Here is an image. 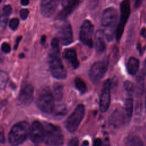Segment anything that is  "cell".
Instances as JSON below:
<instances>
[{"instance_id": "6da1fadb", "label": "cell", "mask_w": 146, "mask_h": 146, "mask_svg": "<svg viewBox=\"0 0 146 146\" xmlns=\"http://www.w3.org/2000/svg\"><path fill=\"white\" fill-rule=\"evenodd\" d=\"M59 39L54 38L51 40V49L50 51L48 61L50 71L56 79H64L67 76V71L60 57Z\"/></svg>"}, {"instance_id": "7a4b0ae2", "label": "cell", "mask_w": 146, "mask_h": 146, "mask_svg": "<svg viewBox=\"0 0 146 146\" xmlns=\"http://www.w3.org/2000/svg\"><path fill=\"white\" fill-rule=\"evenodd\" d=\"M117 17V11L115 8L112 7L106 9L102 14L101 23L104 29L105 36L108 41L113 39L114 33L116 31Z\"/></svg>"}, {"instance_id": "3957f363", "label": "cell", "mask_w": 146, "mask_h": 146, "mask_svg": "<svg viewBox=\"0 0 146 146\" xmlns=\"http://www.w3.org/2000/svg\"><path fill=\"white\" fill-rule=\"evenodd\" d=\"M30 126L26 121H20L11 128L9 133V142L13 146H18L23 143L29 135Z\"/></svg>"}, {"instance_id": "277c9868", "label": "cell", "mask_w": 146, "mask_h": 146, "mask_svg": "<svg viewBox=\"0 0 146 146\" xmlns=\"http://www.w3.org/2000/svg\"><path fill=\"white\" fill-rule=\"evenodd\" d=\"M43 141L48 146H61L64 142V136L61 129L51 123H44Z\"/></svg>"}, {"instance_id": "5b68a950", "label": "cell", "mask_w": 146, "mask_h": 146, "mask_svg": "<svg viewBox=\"0 0 146 146\" xmlns=\"http://www.w3.org/2000/svg\"><path fill=\"white\" fill-rule=\"evenodd\" d=\"M54 97L50 89L46 87L42 89L37 100L38 108L43 112L50 113L55 109Z\"/></svg>"}, {"instance_id": "8992f818", "label": "cell", "mask_w": 146, "mask_h": 146, "mask_svg": "<svg viewBox=\"0 0 146 146\" xmlns=\"http://www.w3.org/2000/svg\"><path fill=\"white\" fill-rule=\"evenodd\" d=\"M84 113L85 108L84 105L79 104L66 120L65 126L69 132H74L76 131L84 117Z\"/></svg>"}, {"instance_id": "52a82bcc", "label": "cell", "mask_w": 146, "mask_h": 146, "mask_svg": "<svg viewBox=\"0 0 146 146\" xmlns=\"http://www.w3.org/2000/svg\"><path fill=\"white\" fill-rule=\"evenodd\" d=\"M130 14V3L129 0H123L120 4V17L116 31V39L118 41L121 38L125 25Z\"/></svg>"}, {"instance_id": "ba28073f", "label": "cell", "mask_w": 146, "mask_h": 146, "mask_svg": "<svg viewBox=\"0 0 146 146\" xmlns=\"http://www.w3.org/2000/svg\"><path fill=\"white\" fill-rule=\"evenodd\" d=\"M94 27L91 21L86 20L83 22L80 27L79 38L80 41L89 48H92L94 44L92 41V35Z\"/></svg>"}, {"instance_id": "9c48e42d", "label": "cell", "mask_w": 146, "mask_h": 146, "mask_svg": "<svg viewBox=\"0 0 146 146\" xmlns=\"http://www.w3.org/2000/svg\"><path fill=\"white\" fill-rule=\"evenodd\" d=\"M108 62L99 61L92 64L89 72V76L91 80L96 83L100 81L104 76L108 68Z\"/></svg>"}, {"instance_id": "30bf717a", "label": "cell", "mask_w": 146, "mask_h": 146, "mask_svg": "<svg viewBox=\"0 0 146 146\" xmlns=\"http://www.w3.org/2000/svg\"><path fill=\"white\" fill-rule=\"evenodd\" d=\"M80 0H60L62 9L56 16V19L64 20L78 7Z\"/></svg>"}, {"instance_id": "8fae6325", "label": "cell", "mask_w": 146, "mask_h": 146, "mask_svg": "<svg viewBox=\"0 0 146 146\" xmlns=\"http://www.w3.org/2000/svg\"><path fill=\"white\" fill-rule=\"evenodd\" d=\"M110 87L111 81L106 80L103 86L102 93L99 101V108L102 112H106L110 104Z\"/></svg>"}, {"instance_id": "7c38bea8", "label": "cell", "mask_w": 146, "mask_h": 146, "mask_svg": "<svg viewBox=\"0 0 146 146\" xmlns=\"http://www.w3.org/2000/svg\"><path fill=\"white\" fill-rule=\"evenodd\" d=\"M44 129V126L38 121H34L30 128L29 133L30 140L35 144L43 141Z\"/></svg>"}, {"instance_id": "4fadbf2b", "label": "cell", "mask_w": 146, "mask_h": 146, "mask_svg": "<svg viewBox=\"0 0 146 146\" xmlns=\"http://www.w3.org/2000/svg\"><path fill=\"white\" fill-rule=\"evenodd\" d=\"M34 99V88L30 84H24L20 91L18 100L19 103L24 106L30 104Z\"/></svg>"}, {"instance_id": "5bb4252c", "label": "cell", "mask_w": 146, "mask_h": 146, "mask_svg": "<svg viewBox=\"0 0 146 146\" xmlns=\"http://www.w3.org/2000/svg\"><path fill=\"white\" fill-rule=\"evenodd\" d=\"M59 40L62 44L66 46L72 43L73 40L72 30L71 25L66 22L59 29Z\"/></svg>"}, {"instance_id": "9a60e30c", "label": "cell", "mask_w": 146, "mask_h": 146, "mask_svg": "<svg viewBox=\"0 0 146 146\" xmlns=\"http://www.w3.org/2000/svg\"><path fill=\"white\" fill-rule=\"evenodd\" d=\"M60 0H41L40 13L46 18L52 16L56 10Z\"/></svg>"}, {"instance_id": "2e32d148", "label": "cell", "mask_w": 146, "mask_h": 146, "mask_svg": "<svg viewBox=\"0 0 146 146\" xmlns=\"http://www.w3.org/2000/svg\"><path fill=\"white\" fill-rule=\"evenodd\" d=\"M109 123L113 128H117L123 123H124L123 112L119 109L115 110L109 118Z\"/></svg>"}, {"instance_id": "e0dca14e", "label": "cell", "mask_w": 146, "mask_h": 146, "mask_svg": "<svg viewBox=\"0 0 146 146\" xmlns=\"http://www.w3.org/2000/svg\"><path fill=\"white\" fill-rule=\"evenodd\" d=\"M63 57L74 68L79 67V62L77 58L76 52L74 50L71 48L66 49L63 52Z\"/></svg>"}, {"instance_id": "ac0fdd59", "label": "cell", "mask_w": 146, "mask_h": 146, "mask_svg": "<svg viewBox=\"0 0 146 146\" xmlns=\"http://www.w3.org/2000/svg\"><path fill=\"white\" fill-rule=\"evenodd\" d=\"M131 95H130L125 100L124 107V111H123L124 123H128L130 121L132 115L133 103V99Z\"/></svg>"}, {"instance_id": "d6986e66", "label": "cell", "mask_w": 146, "mask_h": 146, "mask_svg": "<svg viewBox=\"0 0 146 146\" xmlns=\"http://www.w3.org/2000/svg\"><path fill=\"white\" fill-rule=\"evenodd\" d=\"M104 33L102 30L96 31L95 35V48L98 52H103L106 50V43L104 42Z\"/></svg>"}, {"instance_id": "ffe728a7", "label": "cell", "mask_w": 146, "mask_h": 146, "mask_svg": "<svg viewBox=\"0 0 146 146\" xmlns=\"http://www.w3.org/2000/svg\"><path fill=\"white\" fill-rule=\"evenodd\" d=\"M11 11L12 7L10 5H7L3 7L1 17V27L2 29L4 30L6 28L8 22V17L10 16Z\"/></svg>"}, {"instance_id": "44dd1931", "label": "cell", "mask_w": 146, "mask_h": 146, "mask_svg": "<svg viewBox=\"0 0 146 146\" xmlns=\"http://www.w3.org/2000/svg\"><path fill=\"white\" fill-rule=\"evenodd\" d=\"M127 67L128 73L131 75H135L139 70V60L135 57H131L128 61Z\"/></svg>"}, {"instance_id": "7402d4cb", "label": "cell", "mask_w": 146, "mask_h": 146, "mask_svg": "<svg viewBox=\"0 0 146 146\" xmlns=\"http://www.w3.org/2000/svg\"><path fill=\"white\" fill-rule=\"evenodd\" d=\"M75 85L76 89L82 94H84L87 91V86L84 82L80 78L77 77L75 79Z\"/></svg>"}, {"instance_id": "603a6c76", "label": "cell", "mask_w": 146, "mask_h": 146, "mask_svg": "<svg viewBox=\"0 0 146 146\" xmlns=\"http://www.w3.org/2000/svg\"><path fill=\"white\" fill-rule=\"evenodd\" d=\"M53 95L54 98L57 100H60L63 97V87L62 86L56 84L53 87Z\"/></svg>"}, {"instance_id": "cb8c5ba5", "label": "cell", "mask_w": 146, "mask_h": 146, "mask_svg": "<svg viewBox=\"0 0 146 146\" xmlns=\"http://www.w3.org/2000/svg\"><path fill=\"white\" fill-rule=\"evenodd\" d=\"M124 88L129 95H132L134 92V86L131 81H125L124 83Z\"/></svg>"}, {"instance_id": "d4e9b609", "label": "cell", "mask_w": 146, "mask_h": 146, "mask_svg": "<svg viewBox=\"0 0 146 146\" xmlns=\"http://www.w3.org/2000/svg\"><path fill=\"white\" fill-rule=\"evenodd\" d=\"M8 75L7 74L6 72L1 71V74H0V79H1V83H0V85H1V88L3 89L5 88L7 80H8Z\"/></svg>"}, {"instance_id": "484cf974", "label": "cell", "mask_w": 146, "mask_h": 146, "mask_svg": "<svg viewBox=\"0 0 146 146\" xmlns=\"http://www.w3.org/2000/svg\"><path fill=\"white\" fill-rule=\"evenodd\" d=\"M66 112L67 110L66 107H64V106L59 107L55 111V112H54V116L58 118H60L61 117H63V116H64L66 113Z\"/></svg>"}, {"instance_id": "4316f807", "label": "cell", "mask_w": 146, "mask_h": 146, "mask_svg": "<svg viewBox=\"0 0 146 146\" xmlns=\"http://www.w3.org/2000/svg\"><path fill=\"white\" fill-rule=\"evenodd\" d=\"M19 24V19L17 18H14L11 19L10 21V22H9V27L12 30L15 31L18 29Z\"/></svg>"}, {"instance_id": "83f0119b", "label": "cell", "mask_w": 146, "mask_h": 146, "mask_svg": "<svg viewBox=\"0 0 146 146\" xmlns=\"http://www.w3.org/2000/svg\"><path fill=\"white\" fill-rule=\"evenodd\" d=\"M1 49L3 52L6 54H8L10 52L11 47L9 44H8L6 42H4L1 45Z\"/></svg>"}, {"instance_id": "f1b7e54d", "label": "cell", "mask_w": 146, "mask_h": 146, "mask_svg": "<svg viewBox=\"0 0 146 146\" xmlns=\"http://www.w3.org/2000/svg\"><path fill=\"white\" fill-rule=\"evenodd\" d=\"M29 14V11L27 9H22L20 11V17L23 20L26 19L27 18Z\"/></svg>"}, {"instance_id": "f546056e", "label": "cell", "mask_w": 146, "mask_h": 146, "mask_svg": "<svg viewBox=\"0 0 146 146\" xmlns=\"http://www.w3.org/2000/svg\"><path fill=\"white\" fill-rule=\"evenodd\" d=\"M68 146H79V140L77 137L72 138L68 142Z\"/></svg>"}, {"instance_id": "4dcf8cb0", "label": "cell", "mask_w": 146, "mask_h": 146, "mask_svg": "<svg viewBox=\"0 0 146 146\" xmlns=\"http://www.w3.org/2000/svg\"><path fill=\"white\" fill-rule=\"evenodd\" d=\"M22 38V36H18V37L16 38L15 41V43H14V49L15 50H16L17 49V48H18V46H19V42H20V41L21 40Z\"/></svg>"}, {"instance_id": "1f68e13d", "label": "cell", "mask_w": 146, "mask_h": 146, "mask_svg": "<svg viewBox=\"0 0 146 146\" xmlns=\"http://www.w3.org/2000/svg\"><path fill=\"white\" fill-rule=\"evenodd\" d=\"M102 143H103V142H102L101 139L96 138L94 140V141L93 142L92 146H102Z\"/></svg>"}, {"instance_id": "d6a6232c", "label": "cell", "mask_w": 146, "mask_h": 146, "mask_svg": "<svg viewBox=\"0 0 146 146\" xmlns=\"http://www.w3.org/2000/svg\"><path fill=\"white\" fill-rule=\"evenodd\" d=\"M98 0H89V5L90 8L93 9L96 7Z\"/></svg>"}, {"instance_id": "836d02e7", "label": "cell", "mask_w": 146, "mask_h": 146, "mask_svg": "<svg viewBox=\"0 0 146 146\" xmlns=\"http://www.w3.org/2000/svg\"><path fill=\"white\" fill-rule=\"evenodd\" d=\"M102 146H110V140L108 138H106L102 143Z\"/></svg>"}, {"instance_id": "e575fe53", "label": "cell", "mask_w": 146, "mask_h": 146, "mask_svg": "<svg viewBox=\"0 0 146 146\" xmlns=\"http://www.w3.org/2000/svg\"><path fill=\"white\" fill-rule=\"evenodd\" d=\"M142 2H143V0H135V8H138L141 4Z\"/></svg>"}, {"instance_id": "d590c367", "label": "cell", "mask_w": 146, "mask_h": 146, "mask_svg": "<svg viewBox=\"0 0 146 146\" xmlns=\"http://www.w3.org/2000/svg\"><path fill=\"white\" fill-rule=\"evenodd\" d=\"M46 42V36L44 35H42L40 38V43L42 44H44Z\"/></svg>"}, {"instance_id": "8d00e7d4", "label": "cell", "mask_w": 146, "mask_h": 146, "mask_svg": "<svg viewBox=\"0 0 146 146\" xmlns=\"http://www.w3.org/2000/svg\"><path fill=\"white\" fill-rule=\"evenodd\" d=\"M30 2V0H21V3L22 5L23 6H27L29 5Z\"/></svg>"}, {"instance_id": "74e56055", "label": "cell", "mask_w": 146, "mask_h": 146, "mask_svg": "<svg viewBox=\"0 0 146 146\" xmlns=\"http://www.w3.org/2000/svg\"><path fill=\"white\" fill-rule=\"evenodd\" d=\"M141 35H142L144 38H146V29H145V28L143 27V28L141 29Z\"/></svg>"}, {"instance_id": "f35d334b", "label": "cell", "mask_w": 146, "mask_h": 146, "mask_svg": "<svg viewBox=\"0 0 146 146\" xmlns=\"http://www.w3.org/2000/svg\"><path fill=\"white\" fill-rule=\"evenodd\" d=\"M3 129H1V143H3L5 141V137H3Z\"/></svg>"}, {"instance_id": "ab89813d", "label": "cell", "mask_w": 146, "mask_h": 146, "mask_svg": "<svg viewBox=\"0 0 146 146\" xmlns=\"http://www.w3.org/2000/svg\"><path fill=\"white\" fill-rule=\"evenodd\" d=\"M143 73L144 75H146V58L144 63V67H143Z\"/></svg>"}, {"instance_id": "60d3db41", "label": "cell", "mask_w": 146, "mask_h": 146, "mask_svg": "<svg viewBox=\"0 0 146 146\" xmlns=\"http://www.w3.org/2000/svg\"><path fill=\"white\" fill-rule=\"evenodd\" d=\"M88 141L86 140L83 142L82 146H88Z\"/></svg>"}, {"instance_id": "b9f144b4", "label": "cell", "mask_w": 146, "mask_h": 146, "mask_svg": "<svg viewBox=\"0 0 146 146\" xmlns=\"http://www.w3.org/2000/svg\"><path fill=\"white\" fill-rule=\"evenodd\" d=\"M24 56H25V55L23 54H20V55H19V57L20 58H24Z\"/></svg>"}, {"instance_id": "7bdbcfd3", "label": "cell", "mask_w": 146, "mask_h": 146, "mask_svg": "<svg viewBox=\"0 0 146 146\" xmlns=\"http://www.w3.org/2000/svg\"><path fill=\"white\" fill-rule=\"evenodd\" d=\"M145 98H146V96H145Z\"/></svg>"}]
</instances>
